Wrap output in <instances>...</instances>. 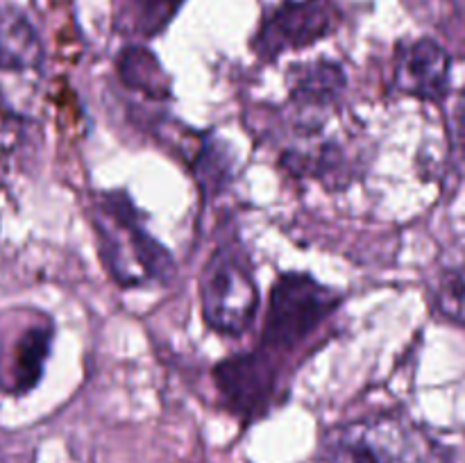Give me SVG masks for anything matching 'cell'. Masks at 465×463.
Listing matches in <instances>:
<instances>
[{
	"label": "cell",
	"mask_w": 465,
	"mask_h": 463,
	"mask_svg": "<svg viewBox=\"0 0 465 463\" xmlns=\"http://www.w3.org/2000/svg\"><path fill=\"white\" fill-rule=\"evenodd\" d=\"M218 390L236 416L257 420L271 411L280 393L282 370L268 348L234 354L213 368Z\"/></svg>",
	"instance_id": "5"
},
{
	"label": "cell",
	"mask_w": 465,
	"mask_h": 463,
	"mask_svg": "<svg viewBox=\"0 0 465 463\" xmlns=\"http://www.w3.org/2000/svg\"><path fill=\"white\" fill-rule=\"evenodd\" d=\"M341 295L307 272H286L275 281L263 320L262 348L271 352L298 348L331 313Z\"/></svg>",
	"instance_id": "4"
},
{
	"label": "cell",
	"mask_w": 465,
	"mask_h": 463,
	"mask_svg": "<svg viewBox=\"0 0 465 463\" xmlns=\"http://www.w3.org/2000/svg\"><path fill=\"white\" fill-rule=\"evenodd\" d=\"M448 50L431 39L407 41L395 53V89L413 98L440 103L450 94Z\"/></svg>",
	"instance_id": "8"
},
{
	"label": "cell",
	"mask_w": 465,
	"mask_h": 463,
	"mask_svg": "<svg viewBox=\"0 0 465 463\" xmlns=\"http://www.w3.org/2000/svg\"><path fill=\"white\" fill-rule=\"evenodd\" d=\"M200 309L209 330L239 336L252 325L259 289L250 259L239 245H223L209 257L200 275Z\"/></svg>",
	"instance_id": "3"
},
{
	"label": "cell",
	"mask_w": 465,
	"mask_h": 463,
	"mask_svg": "<svg viewBox=\"0 0 465 463\" xmlns=\"http://www.w3.org/2000/svg\"><path fill=\"white\" fill-rule=\"evenodd\" d=\"M184 0H114V21L123 34L153 39L171 25Z\"/></svg>",
	"instance_id": "11"
},
{
	"label": "cell",
	"mask_w": 465,
	"mask_h": 463,
	"mask_svg": "<svg viewBox=\"0 0 465 463\" xmlns=\"http://www.w3.org/2000/svg\"><path fill=\"white\" fill-rule=\"evenodd\" d=\"M448 134L454 154L465 159V91L457 95L452 104V112L448 116Z\"/></svg>",
	"instance_id": "14"
},
{
	"label": "cell",
	"mask_w": 465,
	"mask_h": 463,
	"mask_svg": "<svg viewBox=\"0 0 465 463\" xmlns=\"http://www.w3.org/2000/svg\"><path fill=\"white\" fill-rule=\"evenodd\" d=\"M0 463H23V461H18V458H14V457H7V454H3V452H0Z\"/></svg>",
	"instance_id": "15"
},
{
	"label": "cell",
	"mask_w": 465,
	"mask_h": 463,
	"mask_svg": "<svg viewBox=\"0 0 465 463\" xmlns=\"http://www.w3.org/2000/svg\"><path fill=\"white\" fill-rule=\"evenodd\" d=\"M116 71L123 84L143 94V98L162 103L171 98V77L159 59L143 45H127L116 59Z\"/></svg>",
	"instance_id": "10"
},
{
	"label": "cell",
	"mask_w": 465,
	"mask_h": 463,
	"mask_svg": "<svg viewBox=\"0 0 465 463\" xmlns=\"http://www.w3.org/2000/svg\"><path fill=\"white\" fill-rule=\"evenodd\" d=\"M327 463H443L434 440L400 413L334 427L322 443Z\"/></svg>",
	"instance_id": "2"
},
{
	"label": "cell",
	"mask_w": 465,
	"mask_h": 463,
	"mask_svg": "<svg viewBox=\"0 0 465 463\" xmlns=\"http://www.w3.org/2000/svg\"><path fill=\"white\" fill-rule=\"evenodd\" d=\"M431 304L445 320L465 327V268H445L436 277Z\"/></svg>",
	"instance_id": "13"
},
{
	"label": "cell",
	"mask_w": 465,
	"mask_h": 463,
	"mask_svg": "<svg viewBox=\"0 0 465 463\" xmlns=\"http://www.w3.org/2000/svg\"><path fill=\"white\" fill-rule=\"evenodd\" d=\"M334 27L330 7L321 0H286L263 18L252 39V50L262 59H277L286 50H300L316 44Z\"/></svg>",
	"instance_id": "6"
},
{
	"label": "cell",
	"mask_w": 465,
	"mask_h": 463,
	"mask_svg": "<svg viewBox=\"0 0 465 463\" xmlns=\"http://www.w3.org/2000/svg\"><path fill=\"white\" fill-rule=\"evenodd\" d=\"M100 257L123 289L168 284L175 277L171 252L150 234L125 191H100L91 209Z\"/></svg>",
	"instance_id": "1"
},
{
	"label": "cell",
	"mask_w": 465,
	"mask_h": 463,
	"mask_svg": "<svg viewBox=\"0 0 465 463\" xmlns=\"http://www.w3.org/2000/svg\"><path fill=\"white\" fill-rule=\"evenodd\" d=\"M44 68V45L35 25L14 7L0 9V95L7 104L21 103Z\"/></svg>",
	"instance_id": "7"
},
{
	"label": "cell",
	"mask_w": 465,
	"mask_h": 463,
	"mask_svg": "<svg viewBox=\"0 0 465 463\" xmlns=\"http://www.w3.org/2000/svg\"><path fill=\"white\" fill-rule=\"evenodd\" d=\"M50 340H53V330L45 322L30 325L18 336L16 348H14L12 370H9V379H12L9 389L16 390V393H25L32 386H36L41 372H44L45 359H48Z\"/></svg>",
	"instance_id": "12"
},
{
	"label": "cell",
	"mask_w": 465,
	"mask_h": 463,
	"mask_svg": "<svg viewBox=\"0 0 465 463\" xmlns=\"http://www.w3.org/2000/svg\"><path fill=\"white\" fill-rule=\"evenodd\" d=\"M345 84L348 80H345L343 66L331 59L300 64V66H293L289 75L291 103L300 109V113L322 112L339 103Z\"/></svg>",
	"instance_id": "9"
}]
</instances>
